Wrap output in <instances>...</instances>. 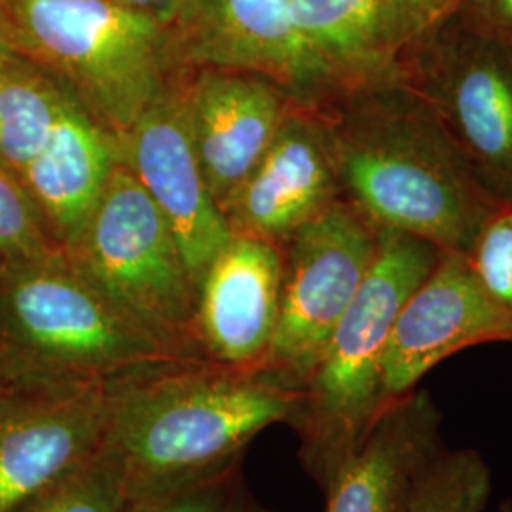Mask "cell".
Masks as SVG:
<instances>
[{"label":"cell","mask_w":512,"mask_h":512,"mask_svg":"<svg viewBox=\"0 0 512 512\" xmlns=\"http://www.w3.org/2000/svg\"><path fill=\"white\" fill-rule=\"evenodd\" d=\"M344 107L321 110L342 190L376 230L433 243L442 253H469L501 207L476 181L439 116L399 69L336 93Z\"/></svg>","instance_id":"obj_1"},{"label":"cell","mask_w":512,"mask_h":512,"mask_svg":"<svg viewBox=\"0 0 512 512\" xmlns=\"http://www.w3.org/2000/svg\"><path fill=\"white\" fill-rule=\"evenodd\" d=\"M300 397L262 370L213 361L116 382L105 440L122 463L129 505L238 467L256 435L291 425Z\"/></svg>","instance_id":"obj_2"},{"label":"cell","mask_w":512,"mask_h":512,"mask_svg":"<svg viewBox=\"0 0 512 512\" xmlns=\"http://www.w3.org/2000/svg\"><path fill=\"white\" fill-rule=\"evenodd\" d=\"M194 361L122 310L55 251L0 260V372L61 384H112Z\"/></svg>","instance_id":"obj_3"},{"label":"cell","mask_w":512,"mask_h":512,"mask_svg":"<svg viewBox=\"0 0 512 512\" xmlns=\"http://www.w3.org/2000/svg\"><path fill=\"white\" fill-rule=\"evenodd\" d=\"M0 38L118 143L186 69L171 25L112 0H0Z\"/></svg>","instance_id":"obj_4"},{"label":"cell","mask_w":512,"mask_h":512,"mask_svg":"<svg viewBox=\"0 0 512 512\" xmlns=\"http://www.w3.org/2000/svg\"><path fill=\"white\" fill-rule=\"evenodd\" d=\"M440 255L425 239L378 230L374 262L302 387L289 425L298 435L302 469L321 492L384 414V359L391 330Z\"/></svg>","instance_id":"obj_5"},{"label":"cell","mask_w":512,"mask_h":512,"mask_svg":"<svg viewBox=\"0 0 512 512\" xmlns=\"http://www.w3.org/2000/svg\"><path fill=\"white\" fill-rule=\"evenodd\" d=\"M63 255L165 344L207 361L196 338L198 287L173 230L122 160L82 236Z\"/></svg>","instance_id":"obj_6"},{"label":"cell","mask_w":512,"mask_h":512,"mask_svg":"<svg viewBox=\"0 0 512 512\" xmlns=\"http://www.w3.org/2000/svg\"><path fill=\"white\" fill-rule=\"evenodd\" d=\"M399 73L435 110L476 181L512 205V44L450 16L404 50Z\"/></svg>","instance_id":"obj_7"},{"label":"cell","mask_w":512,"mask_h":512,"mask_svg":"<svg viewBox=\"0 0 512 512\" xmlns=\"http://www.w3.org/2000/svg\"><path fill=\"white\" fill-rule=\"evenodd\" d=\"M378 251V230L336 202L283 245L274 340L262 366L275 382L302 391Z\"/></svg>","instance_id":"obj_8"},{"label":"cell","mask_w":512,"mask_h":512,"mask_svg":"<svg viewBox=\"0 0 512 512\" xmlns=\"http://www.w3.org/2000/svg\"><path fill=\"white\" fill-rule=\"evenodd\" d=\"M114 387L0 372V512L16 511L105 442Z\"/></svg>","instance_id":"obj_9"},{"label":"cell","mask_w":512,"mask_h":512,"mask_svg":"<svg viewBox=\"0 0 512 512\" xmlns=\"http://www.w3.org/2000/svg\"><path fill=\"white\" fill-rule=\"evenodd\" d=\"M171 29L186 69L256 74L308 107L336 93L294 25L293 0H181Z\"/></svg>","instance_id":"obj_10"},{"label":"cell","mask_w":512,"mask_h":512,"mask_svg":"<svg viewBox=\"0 0 512 512\" xmlns=\"http://www.w3.org/2000/svg\"><path fill=\"white\" fill-rule=\"evenodd\" d=\"M120 150L122 162L173 230L190 277L200 287L232 230L205 183L179 78L150 103L122 139Z\"/></svg>","instance_id":"obj_11"},{"label":"cell","mask_w":512,"mask_h":512,"mask_svg":"<svg viewBox=\"0 0 512 512\" xmlns=\"http://www.w3.org/2000/svg\"><path fill=\"white\" fill-rule=\"evenodd\" d=\"M495 342H512L511 315L480 283L469 256L442 253L395 319L385 349V403L416 391L448 357Z\"/></svg>","instance_id":"obj_12"},{"label":"cell","mask_w":512,"mask_h":512,"mask_svg":"<svg viewBox=\"0 0 512 512\" xmlns=\"http://www.w3.org/2000/svg\"><path fill=\"white\" fill-rule=\"evenodd\" d=\"M329 129L315 107L294 103L224 215L232 234L277 245L340 202Z\"/></svg>","instance_id":"obj_13"},{"label":"cell","mask_w":512,"mask_h":512,"mask_svg":"<svg viewBox=\"0 0 512 512\" xmlns=\"http://www.w3.org/2000/svg\"><path fill=\"white\" fill-rule=\"evenodd\" d=\"M183 88L203 177L224 213L294 101L262 76L224 69H196Z\"/></svg>","instance_id":"obj_14"},{"label":"cell","mask_w":512,"mask_h":512,"mask_svg":"<svg viewBox=\"0 0 512 512\" xmlns=\"http://www.w3.org/2000/svg\"><path fill=\"white\" fill-rule=\"evenodd\" d=\"M283 247L232 234L198 287L196 338L207 361L262 370L274 340Z\"/></svg>","instance_id":"obj_15"},{"label":"cell","mask_w":512,"mask_h":512,"mask_svg":"<svg viewBox=\"0 0 512 512\" xmlns=\"http://www.w3.org/2000/svg\"><path fill=\"white\" fill-rule=\"evenodd\" d=\"M120 160L118 139L67 92L46 145L18 177L57 251L82 236Z\"/></svg>","instance_id":"obj_16"},{"label":"cell","mask_w":512,"mask_h":512,"mask_svg":"<svg viewBox=\"0 0 512 512\" xmlns=\"http://www.w3.org/2000/svg\"><path fill=\"white\" fill-rule=\"evenodd\" d=\"M442 414L431 393L416 389L393 401L325 494V512H410L425 463L444 448Z\"/></svg>","instance_id":"obj_17"},{"label":"cell","mask_w":512,"mask_h":512,"mask_svg":"<svg viewBox=\"0 0 512 512\" xmlns=\"http://www.w3.org/2000/svg\"><path fill=\"white\" fill-rule=\"evenodd\" d=\"M293 19L336 93L395 73L410 44L404 0H293Z\"/></svg>","instance_id":"obj_18"},{"label":"cell","mask_w":512,"mask_h":512,"mask_svg":"<svg viewBox=\"0 0 512 512\" xmlns=\"http://www.w3.org/2000/svg\"><path fill=\"white\" fill-rule=\"evenodd\" d=\"M65 95L25 59L0 74V167L16 181L46 145Z\"/></svg>","instance_id":"obj_19"},{"label":"cell","mask_w":512,"mask_h":512,"mask_svg":"<svg viewBox=\"0 0 512 512\" xmlns=\"http://www.w3.org/2000/svg\"><path fill=\"white\" fill-rule=\"evenodd\" d=\"M128 509L124 469L105 440L90 458L12 512H126Z\"/></svg>","instance_id":"obj_20"},{"label":"cell","mask_w":512,"mask_h":512,"mask_svg":"<svg viewBox=\"0 0 512 512\" xmlns=\"http://www.w3.org/2000/svg\"><path fill=\"white\" fill-rule=\"evenodd\" d=\"M492 471L475 448H442L421 469L410 512H484Z\"/></svg>","instance_id":"obj_21"},{"label":"cell","mask_w":512,"mask_h":512,"mask_svg":"<svg viewBox=\"0 0 512 512\" xmlns=\"http://www.w3.org/2000/svg\"><path fill=\"white\" fill-rule=\"evenodd\" d=\"M467 256L480 283L512 317V205L495 211Z\"/></svg>","instance_id":"obj_22"},{"label":"cell","mask_w":512,"mask_h":512,"mask_svg":"<svg viewBox=\"0 0 512 512\" xmlns=\"http://www.w3.org/2000/svg\"><path fill=\"white\" fill-rule=\"evenodd\" d=\"M55 251L18 181L0 167V260Z\"/></svg>","instance_id":"obj_23"},{"label":"cell","mask_w":512,"mask_h":512,"mask_svg":"<svg viewBox=\"0 0 512 512\" xmlns=\"http://www.w3.org/2000/svg\"><path fill=\"white\" fill-rule=\"evenodd\" d=\"M241 482L238 465L198 482L131 503L126 512H228Z\"/></svg>","instance_id":"obj_24"},{"label":"cell","mask_w":512,"mask_h":512,"mask_svg":"<svg viewBox=\"0 0 512 512\" xmlns=\"http://www.w3.org/2000/svg\"><path fill=\"white\" fill-rule=\"evenodd\" d=\"M452 16L478 35L512 44V0H459Z\"/></svg>","instance_id":"obj_25"},{"label":"cell","mask_w":512,"mask_h":512,"mask_svg":"<svg viewBox=\"0 0 512 512\" xmlns=\"http://www.w3.org/2000/svg\"><path fill=\"white\" fill-rule=\"evenodd\" d=\"M458 4L459 0H404L410 44L450 18Z\"/></svg>","instance_id":"obj_26"},{"label":"cell","mask_w":512,"mask_h":512,"mask_svg":"<svg viewBox=\"0 0 512 512\" xmlns=\"http://www.w3.org/2000/svg\"><path fill=\"white\" fill-rule=\"evenodd\" d=\"M124 8H129L139 14H147L150 18L164 21L167 25L173 23L175 14L179 10L181 0H112Z\"/></svg>","instance_id":"obj_27"},{"label":"cell","mask_w":512,"mask_h":512,"mask_svg":"<svg viewBox=\"0 0 512 512\" xmlns=\"http://www.w3.org/2000/svg\"><path fill=\"white\" fill-rule=\"evenodd\" d=\"M228 512H274L270 511V509H266L264 505H260L258 501H256L253 495L247 492V488L243 486V482H241V486L238 488V492L234 495V499H232V505H230V509Z\"/></svg>","instance_id":"obj_28"},{"label":"cell","mask_w":512,"mask_h":512,"mask_svg":"<svg viewBox=\"0 0 512 512\" xmlns=\"http://www.w3.org/2000/svg\"><path fill=\"white\" fill-rule=\"evenodd\" d=\"M18 61H21V57L14 54V52L10 50V46L0 38V74L4 73V71H8V69H12Z\"/></svg>","instance_id":"obj_29"},{"label":"cell","mask_w":512,"mask_h":512,"mask_svg":"<svg viewBox=\"0 0 512 512\" xmlns=\"http://www.w3.org/2000/svg\"><path fill=\"white\" fill-rule=\"evenodd\" d=\"M499 512H512V497L511 499H505V501L499 505Z\"/></svg>","instance_id":"obj_30"}]
</instances>
